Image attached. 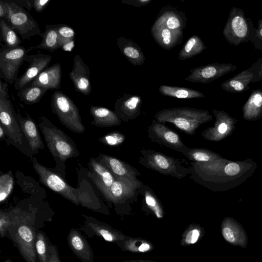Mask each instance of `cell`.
I'll list each match as a JSON object with an SVG mask.
<instances>
[{
  "instance_id": "cell-1",
  "label": "cell",
  "mask_w": 262,
  "mask_h": 262,
  "mask_svg": "<svg viewBox=\"0 0 262 262\" xmlns=\"http://www.w3.org/2000/svg\"><path fill=\"white\" fill-rule=\"evenodd\" d=\"M54 212L47 205L25 202L0 211V235L7 237L26 262H37L35 241L38 232L53 220Z\"/></svg>"
},
{
  "instance_id": "cell-2",
  "label": "cell",
  "mask_w": 262,
  "mask_h": 262,
  "mask_svg": "<svg viewBox=\"0 0 262 262\" xmlns=\"http://www.w3.org/2000/svg\"><path fill=\"white\" fill-rule=\"evenodd\" d=\"M31 160L33 168L38 175L39 180L43 185L76 206L81 205L94 211L105 214L109 213L108 209L104 204L82 194L80 190L69 185L60 174L40 164L35 157H32Z\"/></svg>"
},
{
  "instance_id": "cell-3",
  "label": "cell",
  "mask_w": 262,
  "mask_h": 262,
  "mask_svg": "<svg viewBox=\"0 0 262 262\" xmlns=\"http://www.w3.org/2000/svg\"><path fill=\"white\" fill-rule=\"evenodd\" d=\"M38 126L56 163V167L52 170L65 179L66 161L79 155L76 144L70 137L45 116L39 117Z\"/></svg>"
},
{
  "instance_id": "cell-4",
  "label": "cell",
  "mask_w": 262,
  "mask_h": 262,
  "mask_svg": "<svg viewBox=\"0 0 262 262\" xmlns=\"http://www.w3.org/2000/svg\"><path fill=\"white\" fill-rule=\"evenodd\" d=\"M154 118L160 122L172 123L185 134L193 136L199 127L209 121L212 116L207 110L179 107L160 110Z\"/></svg>"
},
{
  "instance_id": "cell-5",
  "label": "cell",
  "mask_w": 262,
  "mask_h": 262,
  "mask_svg": "<svg viewBox=\"0 0 262 262\" xmlns=\"http://www.w3.org/2000/svg\"><path fill=\"white\" fill-rule=\"evenodd\" d=\"M140 154L141 165L162 174L181 179L191 173L190 167L185 166L180 159L150 149H142Z\"/></svg>"
},
{
  "instance_id": "cell-6",
  "label": "cell",
  "mask_w": 262,
  "mask_h": 262,
  "mask_svg": "<svg viewBox=\"0 0 262 262\" xmlns=\"http://www.w3.org/2000/svg\"><path fill=\"white\" fill-rule=\"evenodd\" d=\"M256 29L252 20L246 17L242 9L233 7L229 12L223 34L229 43L237 46L242 43L251 42Z\"/></svg>"
},
{
  "instance_id": "cell-7",
  "label": "cell",
  "mask_w": 262,
  "mask_h": 262,
  "mask_svg": "<svg viewBox=\"0 0 262 262\" xmlns=\"http://www.w3.org/2000/svg\"><path fill=\"white\" fill-rule=\"evenodd\" d=\"M51 107L60 122L75 133H83L85 127L82 122L79 110L74 102L62 91L55 90L51 97Z\"/></svg>"
},
{
  "instance_id": "cell-8",
  "label": "cell",
  "mask_w": 262,
  "mask_h": 262,
  "mask_svg": "<svg viewBox=\"0 0 262 262\" xmlns=\"http://www.w3.org/2000/svg\"><path fill=\"white\" fill-rule=\"evenodd\" d=\"M5 3L9 10L7 23L23 40L35 35H41L37 21L28 11L13 1H5Z\"/></svg>"
},
{
  "instance_id": "cell-9",
  "label": "cell",
  "mask_w": 262,
  "mask_h": 262,
  "mask_svg": "<svg viewBox=\"0 0 262 262\" xmlns=\"http://www.w3.org/2000/svg\"><path fill=\"white\" fill-rule=\"evenodd\" d=\"M30 48L26 49L19 46L7 48L1 44L0 49V77L12 84L18 78L19 69L28 57Z\"/></svg>"
},
{
  "instance_id": "cell-10",
  "label": "cell",
  "mask_w": 262,
  "mask_h": 262,
  "mask_svg": "<svg viewBox=\"0 0 262 262\" xmlns=\"http://www.w3.org/2000/svg\"><path fill=\"white\" fill-rule=\"evenodd\" d=\"M0 125L5 129L7 144L11 142L23 152L24 134L18 123L17 114L10 99L0 96Z\"/></svg>"
},
{
  "instance_id": "cell-11",
  "label": "cell",
  "mask_w": 262,
  "mask_h": 262,
  "mask_svg": "<svg viewBox=\"0 0 262 262\" xmlns=\"http://www.w3.org/2000/svg\"><path fill=\"white\" fill-rule=\"evenodd\" d=\"M147 135L152 142L176 150L182 155L189 149L177 133L166 126L165 123L155 119L147 127Z\"/></svg>"
},
{
  "instance_id": "cell-12",
  "label": "cell",
  "mask_w": 262,
  "mask_h": 262,
  "mask_svg": "<svg viewBox=\"0 0 262 262\" xmlns=\"http://www.w3.org/2000/svg\"><path fill=\"white\" fill-rule=\"evenodd\" d=\"M143 185L138 179L115 178L104 196L108 202L115 204L123 203L138 196L141 193Z\"/></svg>"
},
{
  "instance_id": "cell-13",
  "label": "cell",
  "mask_w": 262,
  "mask_h": 262,
  "mask_svg": "<svg viewBox=\"0 0 262 262\" xmlns=\"http://www.w3.org/2000/svg\"><path fill=\"white\" fill-rule=\"evenodd\" d=\"M237 66L231 63H213L190 69L185 80L194 83H208L234 71Z\"/></svg>"
},
{
  "instance_id": "cell-14",
  "label": "cell",
  "mask_w": 262,
  "mask_h": 262,
  "mask_svg": "<svg viewBox=\"0 0 262 262\" xmlns=\"http://www.w3.org/2000/svg\"><path fill=\"white\" fill-rule=\"evenodd\" d=\"M261 63L262 58H260L249 68L222 83L221 88L230 93H241L247 91L250 89V83L259 82V72Z\"/></svg>"
},
{
  "instance_id": "cell-15",
  "label": "cell",
  "mask_w": 262,
  "mask_h": 262,
  "mask_svg": "<svg viewBox=\"0 0 262 262\" xmlns=\"http://www.w3.org/2000/svg\"><path fill=\"white\" fill-rule=\"evenodd\" d=\"M82 216L84 219V224L80 230L88 237L97 236L107 242L116 243L126 238L122 233L94 217L84 214H82Z\"/></svg>"
},
{
  "instance_id": "cell-16",
  "label": "cell",
  "mask_w": 262,
  "mask_h": 262,
  "mask_svg": "<svg viewBox=\"0 0 262 262\" xmlns=\"http://www.w3.org/2000/svg\"><path fill=\"white\" fill-rule=\"evenodd\" d=\"M52 56L40 52L28 56L26 62L28 63L23 74L14 82L15 90L19 91L31 82L50 64Z\"/></svg>"
},
{
  "instance_id": "cell-17",
  "label": "cell",
  "mask_w": 262,
  "mask_h": 262,
  "mask_svg": "<svg viewBox=\"0 0 262 262\" xmlns=\"http://www.w3.org/2000/svg\"><path fill=\"white\" fill-rule=\"evenodd\" d=\"M142 105V99L139 96L124 93L116 100L114 112L121 120L128 122L141 115Z\"/></svg>"
},
{
  "instance_id": "cell-18",
  "label": "cell",
  "mask_w": 262,
  "mask_h": 262,
  "mask_svg": "<svg viewBox=\"0 0 262 262\" xmlns=\"http://www.w3.org/2000/svg\"><path fill=\"white\" fill-rule=\"evenodd\" d=\"M69 76L77 92L84 95L91 94L92 88L90 80V70L78 54L74 56L73 68Z\"/></svg>"
},
{
  "instance_id": "cell-19",
  "label": "cell",
  "mask_w": 262,
  "mask_h": 262,
  "mask_svg": "<svg viewBox=\"0 0 262 262\" xmlns=\"http://www.w3.org/2000/svg\"><path fill=\"white\" fill-rule=\"evenodd\" d=\"M95 159L105 166L115 178L138 179L141 173L137 169L116 157L100 153Z\"/></svg>"
},
{
  "instance_id": "cell-20",
  "label": "cell",
  "mask_w": 262,
  "mask_h": 262,
  "mask_svg": "<svg viewBox=\"0 0 262 262\" xmlns=\"http://www.w3.org/2000/svg\"><path fill=\"white\" fill-rule=\"evenodd\" d=\"M186 13L169 5L163 7L160 11L155 23L163 24L168 29L181 33L187 26Z\"/></svg>"
},
{
  "instance_id": "cell-21",
  "label": "cell",
  "mask_w": 262,
  "mask_h": 262,
  "mask_svg": "<svg viewBox=\"0 0 262 262\" xmlns=\"http://www.w3.org/2000/svg\"><path fill=\"white\" fill-rule=\"evenodd\" d=\"M67 242L74 254L82 262H94V254L87 239L77 229L72 228Z\"/></svg>"
},
{
  "instance_id": "cell-22",
  "label": "cell",
  "mask_w": 262,
  "mask_h": 262,
  "mask_svg": "<svg viewBox=\"0 0 262 262\" xmlns=\"http://www.w3.org/2000/svg\"><path fill=\"white\" fill-rule=\"evenodd\" d=\"M26 117L24 118L21 116L18 111L17 114V120L21 130L28 141L32 154H37L39 150L45 148V144L36 122L28 113H26Z\"/></svg>"
},
{
  "instance_id": "cell-23",
  "label": "cell",
  "mask_w": 262,
  "mask_h": 262,
  "mask_svg": "<svg viewBox=\"0 0 262 262\" xmlns=\"http://www.w3.org/2000/svg\"><path fill=\"white\" fill-rule=\"evenodd\" d=\"M89 167L88 176L104 196L113 184L115 178L105 166L95 158L90 159Z\"/></svg>"
},
{
  "instance_id": "cell-24",
  "label": "cell",
  "mask_w": 262,
  "mask_h": 262,
  "mask_svg": "<svg viewBox=\"0 0 262 262\" xmlns=\"http://www.w3.org/2000/svg\"><path fill=\"white\" fill-rule=\"evenodd\" d=\"M150 31L155 41L167 50H171L179 45L183 38V33L171 30L162 24L154 23Z\"/></svg>"
},
{
  "instance_id": "cell-25",
  "label": "cell",
  "mask_w": 262,
  "mask_h": 262,
  "mask_svg": "<svg viewBox=\"0 0 262 262\" xmlns=\"http://www.w3.org/2000/svg\"><path fill=\"white\" fill-rule=\"evenodd\" d=\"M62 77L61 67L56 63L42 71L31 82L27 85H35L49 90H58L61 88Z\"/></svg>"
},
{
  "instance_id": "cell-26",
  "label": "cell",
  "mask_w": 262,
  "mask_h": 262,
  "mask_svg": "<svg viewBox=\"0 0 262 262\" xmlns=\"http://www.w3.org/2000/svg\"><path fill=\"white\" fill-rule=\"evenodd\" d=\"M117 44L121 54L133 66H142L145 57L142 48L130 39L120 36L117 39Z\"/></svg>"
},
{
  "instance_id": "cell-27",
  "label": "cell",
  "mask_w": 262,
  "mask_h": 262,
  "mask_svg": "<svg viewBox=\"0 0 262 262\" xmlns=\"http://www.w3.org/2000/svg\"><path fill=\"white\" fill-rule=\"evenodd\" d=\"M90 113L93 119L91 122L92 125L101 127H108L119 126L121 123V120L115 112L107 108L91 105Z\"/></svg>"
},
{
  "instance_id": "cell-28",
  "label": "cell",
  "mask_w": 262,
  "mask_h": 262,
  "mask_svg": "<svg viewBox=\"0 0 262 262\" xmlns=\"http://www.w3.org/2000/svg\"><path fill=\"white\" fill-rule=\"evenodd\" d=\"M158 91L163 96L178 99H189L205 97L203 93L199 91L184 87L161 85L159 86Z\"/></svg>"
},
{
  "instance_id": "cell-29",
  "label": "cell",
  "mask_w": 262,
  "mask_h": 262,
  "mask_svg": "<svg viewBox=\"0 0 262 262\" xmlns=\"http://www.w3.org/2000/svg\"><path fill=\"white\" fill-rule=\"evenodd\" d=\"M42 40L40 43L35 47H30V49H43L53 52L60 48L58 34L56 25H47L45 30L40 36Z\"/></svg>"
},
{
  "instance_id": "cell-30",
  "label": "cell",
  "mask_w": 262,
  "mask_h": 262,
  "mask_svg": "<svg viewBox=\"0 0 262 262\" xmlns=\"http://www.w3.org/2000/svg\"><path fill=\"white\" fill-rule=\"evenodd\" d=\"M244 116L247 119L258 117L262 114V90H253L243 106Z\"/></svg>"
},
{
  "instance_id": "cell-31",
  "label": "cell",
  "mask_w": 262,
  "mask_h": 262,
  "mask_svg": "<svg viewBox=\"0 0 262 262\" xmlns=\"http://www.w3.org/2000/svg\"><path fill=\"white\" fill-rule=\"evenodd\" d=\"M203 41L198 35L191 36L184 44L178 54V59L184 60L191 58L206 49Z\"/></svg>"
},
{
  "instance_id": "cell-32",
  "label": "cell",
  "mask_w": 262,
  "mask_h": 262,
  "mask_svg": "<svg viewBox=\"0 0 262 262\" xmlns=\"http://www.w3.org/2000/svg\"><path fill=\"white\" fill-rule=\"evenodd\" d=\"M48 90L39 86L28 85L18 91L17 96L24 103L33 104L38 103Z\"/></svg>"
},
{
  "instance_id": "cell-33",
  "label": "cell",
  "mask_w": 262,
  "mask_h": 262,
  "mask_svg": "<svg viewBox=\"0 0 262 262\" xmlns=\"http://www.w3.org/2000/svg\"><path fill=\"white\" fill-rule=\"evenodd\" d=\"M60 47L64 51L71 52L75 47V32L66 24H56Z\"/></svg>"
},
{
  "instance_id": "cell-34",
  "label": "cell",
  "mask_w": 262,
  "mask_h": 262,
  "mask_svg": "<svg viewBox=\"0 0 262 262\" xmlns=\"http://www.w3.org/2000/svg\"><path fill=\"white\" fill-rule=\"evenodd\" d=\"M141 193L143 194L145 205L157 217L162 218L164 215L163 209L154 192L148 187L143 185Z\"/></svg>"
},
{
  "instance_id": "cell-35",
  "label": "cell",
  "mask_w": 262,
  "mask_h": 262,
  "mask_svg": "<svg viewBox=\"0 0 262 262\" xmlns=\"http://www.w3.org/2000/svg\"><path fill=\"white\" fill-rule=\"evenodd\" d=\"M51 243L46 234L40 230L37 234L35 241L37 262H49Z\"/></svg>"
},
{
  "instance_id": "cell-36",
  "label": "cell",
  "mask_w": 262,
  "mask_h": 262,
  "mask_svg": "<svg viewBox=\"0 0 262 262\" xmlns=\"http://www.w3.org/2000/svg\"><path fill=\"white\" fill-rule=\"evenodd\" d=\"M1 37L5 46L7 48H15L18 47L22 41L18 36V34L4 19L1 20L0 23Z\"/></svg>"
},
{
  "instance_id": "cell-37",
  "label": "cell",
  "mask_w": 262,
  "mask_h": 262,
  "mask_svg": "<svg viewBox=\"0 0 262 262\" xmlns=\"http://www.w3.org/2000/svg\"><path fill=\"white\" fill-rule=\"evenodd\" d=\"M117 244L123 249L135 252L144 253L153 248L152 245L149 242L139 239L133 238L127 240L125 238Z\"/></svg>"
},
{
  "instance_id": "cell-38",
  "label": "cell",
  "mask_w": 262,
  "mask_h": 262,
  "mask_svg": "<svg viewBox=\"0 0 262 262\" xmlns=\"http://www.w3.org/2000/svg\"><path fill=\"white\" fill-rule=\"evenodd\" d=\"M183 155L191 162L195 163L209 162L215 159L213 154L203 148H189Z\"/></svg>"
},
{
  "instance_id": "cell-39",
  "label": "cell",
  "mask_w": 262,
  "mask_h": 262,
  "mask_svg": "<svg viewBox=\"0 0 262 262\" xmlns=\"http://www.w3.org/2000/svg\"><path fill=\"white\" fill-rule=\"evenodd\" d=\"M14 186V180L11 170L0 176V202H5L11 194Z\"/></svg>"
},
{
  "instance_id": "cell-40",
  "label": "cell",
  "mask_w": 262,
  "mask_h": 262,
  "mask_svg": "<svg viewBox=\"0 0 262 262\" xmlns=\"http://www.w3.org/2000/svg\"><path fill=\"white\" fill-rule=\"evenodd\" d=\"M125 140V136L120 132L108 133L99 138L102 144L111 147L117 146L122 144Z\"/></svg>"
},
{
  "instance_id": "cell-41",
  "label": "cell",
  "mask_w": 262,
  "mask_h": 262,
  "mask_svg": "<svg viewBox=\"0 0 262 262\" xmlns=\"http://www.w3.org/2000/svg\"><path fill=\"white\" fill-rule=\"evenodd\" d=\"M190 227L183 235V242L186 245L195 243L201 235V230L196 226L192 225Z\"/></svg>"
},
{
  "instance_id": "cell-42",
  "label": "cell",
  "mask_w": 262,
  "mask_h": 262,
  "mask_svg": "<svg viewBox=\"0 0 262 262\" xmlns=\"http://www.w3.org/2000/svg\"><path fill=\"white\" fill-rule=\"evenodd\" d=\"M251 42L255 50L262 51V18L258 20V28Z\"/></svg>"
},
{
  "instance_id": "cell-43",
  "label": "cell",
  "mask_w": 262,
  "mask_h": 262,
  "mask_svg": "<svg viewBox=\"0 0 262 262\" xmlns=\"http://www.w3.org/2000/svg\"><path fill=\"white\" fill-rule=\"evenodd\" d=\"M240 171L239 166L235 163H230L226 165L224 168L225 173L228 176H235Z\"/></svg>"
},
{
  "instance_id": "cell-44",
  "label": "cell",
  "mask_w": 262,
  "mask_h": 262,
  "mask_svg": "<svg viewBox=\"0 0 262 262\" xmlns=\"http://www.w3.org/2000/svg\"><path fill=\"white\" fill-rule=\"evenodd\" d=\"M151 0H121L122 4L140 8L149 4Z\"/></svg>"
},
{
  "instance_id": "cell-45",
  "label": "cell",
  "mask_w": 262,
  "mask_h": 262,
  "mask_svg": "<svg viewBox=\"0 0 262 262\" xmlns=\"http://www.w3.org/2000/svg\"><path fill=\"white\" fill-rule=\"evenodd\" d=\"M51 1V0L34 1L33 8L36 12L41 13L47 8Z\"/></svg>"
},
{
  "instance_id": "cell-46",
  "label": "cell",
  "mask_w": 262,
  "mask_h": 262,
  "mask_svg": "<svg viewBox=\"0 0 262 262\" xmlns=\"http://www.w3.org/2000/svg\"><path fill=\"white\" fill-rule=\"evenodd\" d=\"M49 262H62L60 259L56 246L52 243L50 245Z\"/></svg>"
},
{
  "instance_id": "cell-47",
  "label": "cell",
  "mask_w": 262,
  "mask_h": 262,
  "mask_svg": "<svg viewBox=\"0 0 262 262\" xmlns=\"http://www.w3.org/2000/svg\"><path fill=\"white\" fill-rule=\"evenodd\" d=\"M222 234L224 238L229 243H234L235 241V234L229 227H225L222 229Z\"/></svg>"
},
{
  "instance_id": "cell-48",
  "label": "cell",
  "mask_w": 262,
  "mask_h": 262,
  "mask_svg": "<svg viewBox=\"0 0 262 262\" xmlns=\"http://www.w3.org/2000/svg\"><path fill=\"white\" fill-rule=\"evenodd\" d=\"M19 6L26 8L29 11H31L33 7L34 1L33 0H18L14 1Z\"/></svg>"
},
{
  "instance_id": "cell-49",
  "label": "cell",
  "mask_w": 262,
  "mask_h": 262,
  "mask_svg": "<svg viewBox=\"0 0 262 262\" xmlns=\"http://www.w3.org/2000/svg\"><path fill=\"white\" fill-rule=\"evenodd\" d=\"M0 96H2L6 99H9L8 94V82L7 81H2L0 80Z\"/></svg>"
},
{
  "instance_id": "cell-50",
  "label": "cell",
  "mask_w": 262,
  "mask_h": 262,
  "mask_svg": "<svg viewBox=\"0 0 262 262\" xmlns=\"http://www.w3.org/2000/svg\"><path fill=\"white\" fill-rule=\"evenodd\" d=\"M9 15L8 8L5 1H0V17L7 19Z\"/></svg>"
},
{
  "instance_id": "cell-51",
  "label": "cell",
  "mask_w": 262,
  "mask_h": 262,
  "mask_svg": "<svg viewBox=\"0 0 262 262\" xmlns=\"http://www.w3.org/2000/svg\"><path fill=\"white\" fill-rule=\"evenodd\" d=\"M7 137L6 131L3 127L0 125V139L7 141Z\"/></svg>"
},
{
  "instance_id": "cell-52",
  "label": "cell",
  "mask_w": 262,
  "mask_h": 262,
  "mask_svg": "<svg viewBox=\"0 0 262 262\" xmlns=\"http://www.w3.org/2000/svg\"><path fill=\"white\" fill-rule=\"evenodd\" d=\"M122 262H155L150 260H129V261H124Z\"/></svg>"
},
{
  "instance_id": "cell-53",
  "label": "cell",
  "mask_w": 262,
  "mask_h": 262,
  "mask_svg": "<svg viewBox=\"0 0 262 262\" xmlns=\"http://www.w3.org/2000/svg\"><path fill=\"white\" fill-rule=\"evenodd\" d=\"M259 80L260 81H262V63L261 64L260 71L259 72Z\"/></svg>"
},
{
  "instance_id": "cell-54",
  "label": "cell",
  "mask_w": 262,
  "mask_h": 262,
  "mask_svg": "<svg viewBox=\"0 0 262 262\" xmlns=\"http://www.w3.org/2000/svg\"><path fill=\"white\" fill-rule=\"evenodd\" d=\"M3 262H13L10 259H7L5 260H4Z\"/></svg>"
}]
</instances>
